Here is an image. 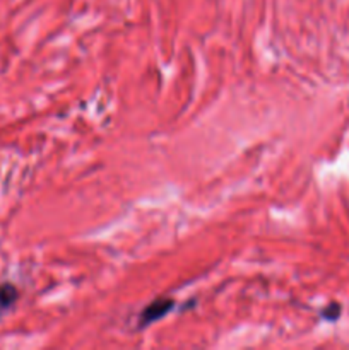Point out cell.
Segmentation results:
<instances>
[{
	"instance_id": "7a4b0ae2",
	"label": "cell",
	"mask_w": 349,
	"mask_h": 350,
	"mask_svg": "<svg viewBox=\"0 0 349 350\" xmlns=\"http://www.w3.org/2000/svg\"><path fill=\"white\" fill-rule=\"evenodd\" d=\"M17 299H19V291L14 284H2L0 286V310L12 308Z\"/></svg>"
},
{
	"instance_id": "3957f363",
	"label": "cell",
	"mask_w": 349,
	"mask_h": 350,
	"mask_svg": "<svg viewBox=\"0 0 349 350\" xmlns=\"http://www.w3.org/2000/svg\"><path fill=\"white\" fill-rule=\"evenodd\" d=\"M322 314H324L325 320L335 321L339 317H341V306H339V304H335V303L328 304V306L325 308V311Z\"/></svg>"
},
{
	"instance_id": "6da1fadb",
	"label": "cell",
	"mask_w": 349,
	"mask_h": 350,
	"mask_svg": "<svg viewBox=\"0 0 349 350\" xmlns=\"http://www.w3.org/2000/svg\"><path fill=\"white\" fill-rule=\"evenodd\" d=\"M174 306V301L170 299V297H159V299L153 301L149 306L144 308V311L140 313V327H146V325H151L153 321L159 320V318L166 317Z\"/></svg>"
}]
</instances>
